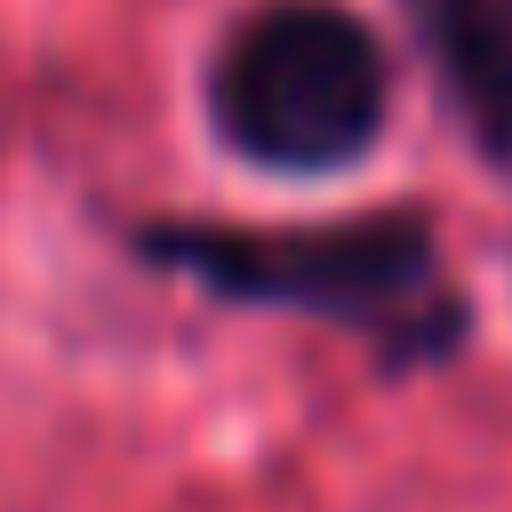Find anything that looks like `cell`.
I'll list each match as a JSON object with an SVG mask.
<instances>
[{"instance_id": "cell-3", "label": "cell", "mask_w": 512, "mask_h": 512, "mask_svg": "<svg viewBox=\"0 0 512 512\" xmlns=\"http://www.w3.org/2000/svg\"><path fill=\"white\" fill-rule=\"evenodd\" d=\"M400 24L464 152L512 184V0H400Z\"/></svg>"}, {"instance_id": "cell-1", "label": "cell", "mask_w": 512, "mask_h": 512, "mask_svg": "<svg viewBox=\"0 0 512 512\" xmlns=\"http://www.w3.org/2000/svg\"><path fill=\"white\" fill-rule=\"evenodd\" d=\"M128 264L184 280L224 312H288L336 328L376 384L456 368L480 304L440 248L432 208H360L320 224H224V216H136Z\"/></svg>"}, {"instance_id": "cell-2", "label": "cell", "mask_w": 512, "mask_h": 512, "mask_svg": "<svg viewBox=\"0 0 512 512\" xmlns=\"http://www.w3.org/2000/svg\"><path fill=\"white\" fill-rule=\"evenodd\" d=\"M392 96V48L352 0H256L216 32L200 64L208 136L280 184L368 168L392 128Z\"/></svg>"}]
</instances>
